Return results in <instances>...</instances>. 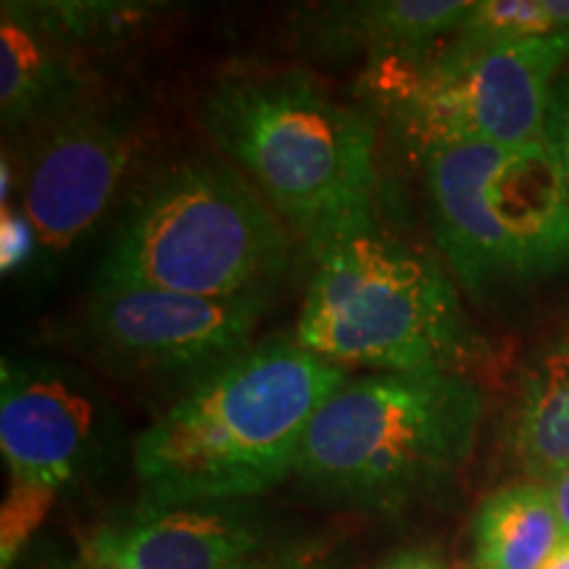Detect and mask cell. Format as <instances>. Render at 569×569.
<instances>
[{
    "label": "cell",
    "instance_id": "ba28073f",
    "mask_svg": "<svg viewBox=\"0 0 569 569\" xmlns=\"http://www.w3.org/2000/svg\"><path fill=\"white\" fill-rule=\"evenodd\" d=\"M101 407L84 382L63 369L3 359L0 451L11 490L0 515V557L9 569L40 528L59 490L96 443Z\"/></svg>",
    "mask_w": 569,
    "mask_h": 569
},
{
    "label": "cell",
    "instance_id": "4fadbf2b",
    "mask_svg": "<svg viewBox=\"0 0 569 569\" xmlns=\"http://www.w3.org/2000/svg\"><path fill=\"white\" fill-rule=\"evenodd\" d=\"M565 543L546 482H515L490 493L475 515L478 569H543Z\"/></svg>",
    "mask_w": 569,
    "mask_h": 569
},
{
    "label": "cell",
    "instance_id": "30bf717a",
    "mask_svg": "<svg viewBox=\"0 0 569 569\" xmlns=\"http://www.w3.org/2000/svg\"><path fill=\"white\" fill-rule=\"evenodd\" d=\"M138 142L132 119L92 106L48 122L21 184L24 224L40 251L61 256L88 238L130 177Z\"/></svg>",
    "mask_w": 569,
    "mask_h": 569
},
{
    "label": "cell",
    "instance_id": "e0dca14e",
    "mask_svg": "<svg viewBox=\"0 0 569 569\" xmlns=\"http://www.w3.org/2000/svg\"><path fill=\"white\" fill-rule=\"evenodd\" d=\"M232 569H336V561L322 543H267Z\"/></svg>",
    "mask_w": 569,
    "mask_h": 569
},
{
    "label": "cell",
    "instance_id": "8fae6325",
    "mask_svg": "<svg viewBox=\"0 0 569 569\" xmlns=\"http://www.w3.org/2000/svg\"><path fill=\"white\" fill-rule=\"evenodd\" d=\"M261 546H267L261 525L234 503L146 507L92 540V565L232 569Z\"/></svg>",
    "mask_w": 569,
    "mask_h": 569
},
{
    "label": "cell",
    "instance_id": "3957f363",
    "mask_svg": "<svg viewBox=\"0 0 569 569\" xmlns=\"http://www.w3.org/2000/svg\"><path fill=\"white\" fill-rule=\"evenodd\" d=\"M296 343L340 369L467 375L486 351L440 264L375 224L315 248Z\"/></svg>",
    "mask_w": 569,
    "mask_h": 569
},
{
    "label": "cell",
    "instance_id": "7402d4cb",
    "mask_svg": "<svg viewBox=\"0 0 569 569\" xmlns=\"http://www.w3.org/2000/svg\"><path fill=\"white\" fill-rule=\"evenodd\" d=\"M96 569H127V567H119V565H96Z\"/></svg>",
    "mask_w": 569,
    "mask_h": 569
},
{
    "label": "cell",
    "instance_id": "d6986e66",
    "mask_svg": "<svg viewBox=\"0 0 569 569\" xmlns=\"http://www.w3.org/2000/svg\"><path fill=\"white\" fill-rule=\"evenodd\" d=\"M377 569H446L438 553L432 551H403Z\"/></svg>",
    "mask_w": 569,
    "mask_h": 569
},
{
    "label": "cell",
    "instance_id": "5b68a950",
    "mask_svg": "<svg viewBox=\"0 0 569 569\" xmlns=\"http://www.w3.org/2000/svg\"><path fill=\"white\" fill-rule=\"evenodd\" d=\"M288 264V234L251 184L211 161L172 163L127 206L101 282L234 298L261 293Z\"/></svg>",
    "mask_w": 569,
    "mask_h": 569
},
{
    "label": "cell",
    "instance_id": "8992f818",
    "mask_svg": "<svg viewBox=\"0 0 569 569\" xmlns=\"http://www.w3.org/2000/svg\"><path fill=\"white\" fill-rule=\"evenodd\" d=\"M422 167L438 248L472 293L569 267V190L549 140L453 142Z\"/></svg>",
    "mask_w": 569,
    "mask_h": 569
},
{
    "label": "cell",
    "instance_id": "44dd1931",
    "mask_svg": "<svg viewBox=\"0 0 569 569\" xmlns=\"http://www.w3.org/2000/svg\"><path fill=\"white\" fill-rule=\"evenodd\" d=\"M543 569H569V540H565V543L553 551V557L546 561Z\"/></svg>",
    "mask_w": 569,
    "mask_h": 569
},
{
    "label": "cell",
    "instance_id": "9c48e42d",
    "mask_svg": "<svg viewBox=\"0 0 569 569\" xmlns=\"http://www.w3.org/2000/svg\"><path fill=\"white\" fill-rule=\"evenodd\" d=\"M267 293L203 298L96 280L84 330L103 359L138 375L217 372L251 348Z\"/></svg>",
    "mask_w": 569,
    "mask_h": 569
},
{
    "label": "cell",
    "instance_id": "52a82bcc",
    "mask_svg": "<svg viewBox=\"0 0 569 569\" xmlns=\"http://www.w3.org/2000/svg\"><path fill=\"white\" fill-rule=\"evenodd\" d=\"M569 61V34L451 46L427 59H377L367 71L372 101L419 153L453 142L530 146L546 140L559 69Z\"/></svg>",
    "mask_w": 569,
    "mask_h": 569
},
{
    "label": "cell",
    "instance_id": "5bb4252c",
    "mask_svg": "<svg viewBox=\"0 0 569 569\" xmlns=\"http://www.w3.org/2000/svg\"><path fill=\"white\" fill-rule=\"evenodd\" d=\"M511 451L532 482L551 486L569 467V343L540 356L525 377Z\"/></svg>",
    "mask_w": 569,
    "mask_h": 569
},
{
    "label": "cell",
    "instance_id": "6da1fadb",
    "mask_svg": "<svg viewBox=\"0 0 569 569\" xmlns=\"http://www.w3.org/2000/svg\"><path fill=\"white\" fill-rule=\"evenodd\" d=\"M348 380L296 338H272L193 382L134 438L148 507L234 503L296 472L319 407Z\"/></svg>",
    "mask_w": 569,
    "mask_h": 569
},
{
    "label": "cell",
    "instance_id": "9a60e30c",
    "mask_svg": "<svg viewBox=\"0 0 569 569\" xmlns=\"http://www.w3.org/2000/svg\"><path fill=\"white\" fill-rule=\"evenodd\" d=\"M475 3L461 0H377L351 3L330 13L327 32L361 42L377 59H425L438 38L457 32Z\"/></svg>",
    "mask_w": 569,
    "mask_h": 569
},
{
    "label": "cell",
    "instance_id": "7a4b0ae2",
    "mask_svg": "<svg viewBox=\"0 0 569 569\" xmlns=\"http://www.w3.org/2000/svg\"><path fill=\"white\" fill-rule=\"evenodd\" d=\"M203 124L311 248L372 219L375 119L303 71L224 77L206 96Z\"/></svg>",
    "mask_w": 569,
    "mask_h": 569
},
{
    "label": "cell",
    "instance_id": "ffe728a7",
    "mask_svg": "<svg viewBox=\"0 0 569 569\" xmlns=\"http://www.w3.org/2000/svg\"><path fill=\"white\" fill-rule=\"evenodd\" d=\"M551 493H553V503H557V511H559L561 536H565V540H569V467L559 475L557 480L551 482Z\"/></svg>",
    "mask_w": 569,
    "mask_h": 569
},
{
    "label": "cell",
    "instance_id": "277c9868",
    "mask_svg": "<svg viewBox=\"0 0 569 569\" xmlns=\"http://www.w3.org/2000/svg\"><path fill=\"white\" fill-rule=\"evenodd\" d=\"M482 407L480 388L459 372L348 377L311 419L296 475L359 507H403L467 465Z\"/></svg>",
    "mask_w": 569,
    "mask_h": 569
},
{
    "label": "cell",
    "instance_id": "7c38bea8",
    "mask_svg": "<svg viewBox=\"0 0 569 569\" xmlns=\"http://www.w3.org/2000/svg\"><path fill=\"white\" fill-rule=\"evenodd\" d=\"M77 46L42 3H3L0 13V113L3 124L51 122L77 106L82 71Z\"/></svg>",
    "mask_w": 569,
    "mask_h": 569
},
{
    "label": "cell",
    "instance_id": "ac0fdd59",
    "mask_svg": "<svg viewBox=\"0 0 569 569\" xmlns=\"http://www.w3.org/2000/svg\"><path fill=\"white\" fill-rule=\"evenodd\" d=\"M546 140H549L551 151L557 156L569 190V74L553 88L549 122H546Z\"/></svg>",
    "mask_w": 569,
    "mask_h": 569
},
{
    "label": "cell",
    "instance_id": "2e32d148",
    "mask_svg": "<svg viewBox=\"0 0 569 569\" xmlns=\"http://www.w3.org/2000/svg\"><path fill=\"white\" fill-rule=\"evenodd\" d=\"M457 34L459 48L569 34V0H480Z\"/></svg>",
    "mask_w": 569,
    "mask_h": 569
}]
</instances>
